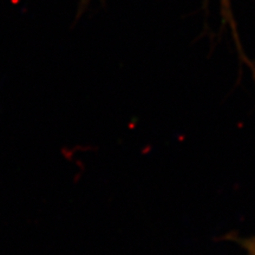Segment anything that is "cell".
I'll list each match as a JSON object with an SVG mask.
<instances>
[{
  "mask_svg": "<svg viewBox=\"0 0 255 255\" xmlns=\"http://www.w3.org/2000/svg\"><path fill=\"white\" fill-rule=\"evenodd\" d=\"M242 245L246 248L247 255H255V237L242 241Z\"/></svg>",
  "mask_w": 255,
  "mask_h": 255,
  "instance_id": "6da1fadb",
  "label": "cell"
}]
</instances>
